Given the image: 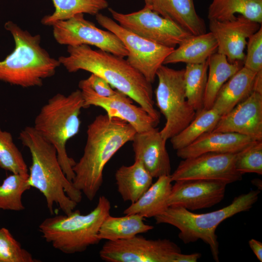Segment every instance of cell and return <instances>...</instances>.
I'll return each instance as SVG.
<instances>
[{
    "label": "cell",
    "mask_w": 262,
    "mask_h": 262,
    "mask_svg": "<svg viewBox=\"0 0 262 262\" xmlns=\"http://www.w3.org/2000/svg\"><path fill=\"white\" fill-rule=\"evenodd\" d=\"M68 55L58 58L68 72L83 70L106 80L111 86L135 101L156 121L160 114L154 107L151 83L123 57L89 45L67 46Z\"/></svg>",
    "instance_id": "cell-1"
},
{
    "label": "cell",
    "mask_w": 262,
    "mask_h": 262,
    "mask_svg": "<svg viewBox=\"0 0 262 262\" xmlns=\"http://www.w3.org/2000/svg\"><path fill=\"white\" fill-rule=\"evenodd\" d=\"M125 120L99 115L88 126L83 153L73 167L74 186L92 201L103 181V172L109 160L136 133Z\"/></svg>",
    "instance_id": "cell-2"
},
{
    "label": "cell",
    "mask_w": 262,
    "mask_h": 262,
    "mask_svg": "<svg viewBox=\"0 0 262 262\" xmlns=\"http://www.w3.org/2000/svg\"><path fill=\"white\" fill-rule=\"evenodd\" d=\"M19 139L31 155L32 164L28 172L31 187L44 196L51 213H53L54 204L65 214L71 213L81 201L82 193L67 179L59 164L55 147L32 126L23 129Z\"/></svg>",
    "instance_id": "cell-3"
},
{
    "label": "cell",
    "mask_w": 262,
    "mask_h": 262,
    "mask_svg": "<svg viewBox=\"0 0 262 262\" xmlns=\"http://www.w3.org/2000/svg\"><path fill=\"white\" fill-rule=\"evenodd\" d=\"M82 108L83 99L80 90L77 89L67 96L58 93L41 107L33 126L55 147L62 169L71 182L75 177L73 167L76 162L68 155L66 144L80 131Z\"/></svg>",
    "instance_id": "cell-4"
},
{
    "label": "cell",
    "mask_w": 262,
    "mask_h": 262,
    "mask_svg": "<svg viewBox=\"0 0 262 262\" xmlns=\"http://www.w3.org/2000/svg\"><path fill=\"white\" fill-rule=\"evenodd\" d=\"M15 42L14 50L0 61V81L24 88L40 86L54 75L61 65L40 45L39 35H33L12 21L5 24Z\"/></svg>",
    "instance_id": "cell-5"
},
{
    "label": "cell",
    "mask_w": 262,
    "mask_h": 262,
    "mask_svg": "<svg viewBox=\"0 0 262 262\" xmlns=\"http://www.w3.org/2000/svg\"><path fill=\"white\" fill-rule=\"evenodd\" d=\"M260 190H251L235 197L229 205L213 212L194 213L183 207L169 206L154 217L156 223L167 224L180 230L179 238L185 244L201 240L208 245L213 260L219 262V243L215 230L223 221L249 210L257 202Z\"/></svg>",
    "instance_id": "cell-6"
},
{
    "label": "cell",
    "mask_w": 262,
    "mask_h": 262,
    "mask_svg": "<svg viewBox=\"0 0 262 262\" xmlns=\"http://www.w3.org/2000/svg\"><path fill=\"white\" fill-rule=\"evenodd\" d=\"M111 208L109 200L102 196L88 213L82 214L76 210L69 214L48 217L39 225V229L43 238L55 249L67 254L82 252L101 241L99 230L110 214Z\"/></svg>",
    "instance_id": "cell-7"
},
{
    "label": "cell",
    "mask_w": 262,
    "mask_h": 262,
    "mask_svg": "<svg viewBox=\"0 0 262 262\" xmlns=\"http://www.w3.org/2000/svg\"><path fill=\"white\" fill-rule=\"evenodd\" d=\"M184 72V69L176 70L162 65L156 73V104L166 120L160 131L166 141L184 129L196 115L186 98Z\"/></svg>",
    "instance_id": "cell-8"
},
{
    "label": "cell",
    "mask_w": 262,
    "mask_h": 262,
    "mask_svg": "<svg viewBox=\"0 0 262 262\" xmlns=\"http://www.w3.org/2000/svg\"><path fill=\"white\" fill-rule=\"evenodd\" d=\"M180 247L166 239H147L136 235L128 239L107 241L99 252L107 262H177Z\"/></svg>",
    "instance_id": "cell-9"
},
{
    "label": "cell",
    "mask_w": 262,
    "mask_h": 262,
    "mask_svg": "<svg viewBox=\"0 0 262 262\" xmlns=\"http://www.w3.org/2000/svg\"><path fill=\"white\" fill-rule=\"evenodd\" d=\"M96 19L104 28L116 35L125 46L127 62L152 83L166 57L174 50L142 37L121 26L112 18L99 13Z\"/></svg>",
    "instance_id": "cell-10"
},
{
    "label": "cell",
    "mask_w": 262,
    "mask_h": 262,
    "mask_svg": "<svg viewBox=\"0 0 262 262\" xmlns=\"http://www.w3.org/2000/svg\"><path fill=\"white\" fill-rule=\"evenodd\" d=\"M113 18L126 30L148 40L175 49L192 35L171 20L150 8L130 14H122L109 8Z\"/></svg>",
    "instance_id": "cell-11"
},
{
    "label": "cell",
    "mask_w": 262,
    "mask_h": 262,
    "mask_svg": "<svg viewBox=\"0 0 262 262\" xmlns=\"http://www.w3.org/2000/svg\"><path fill=\"white\" fill-rule=\"evenodd\" d=\"M52 26L54 38L61 45H92L120 57L128 56L125 46L116 35L98 28L93 22L85 19L83 14L57 21Z\"/></svg>",
    "instance_id": "cell-12"
},
{
    "label": "cell",
    "mask_w": 262,
    "mask_h": 262,
    "mask_svg": "<svg viewBox=\"0 0 262 262\" xmlns=\"http://www.w3.org/2000/svg\"><path fill=\"white\" fill-rule=\"evenodd\" d=\"M235 154L209 152L183 159L171 174V180H213L227 184L241 180L242 175L235 167Z\"/></svg>",
    "instance_id": "cell-13"
},
{
    "label": "cell",
    "mask_w": 262,
    "mask_h": 262,
    "mask_svg": "<svg viewBox=\"0 0 262 262\" xmlns=\"http://www.w3.org/2000/svg\"><path fill=\"white\" fill-rule=\"evenodd\" d=\"M83 99V108L91 106L104 109L109 118L116 117L131 125L137 132L148 131L159 124L143 108L133 104L132 100L116 90L109 97L98 95L89 86L86 79L79 83Z\"/></svg>",
    "instance_id": "cell-14"
},
{
    "label": "cell",
    "mask_w": 262,
    "mask_h": 262,
    "mask_svg": "<svg viewBox=\"0 0 262 262\" xmlns=\"http://www.w3.org/2000/svg\"><path fill=\"white\" fill-rule=\"evenodd\" d=\"M261 26L241 15L230 20H209V25L217 43V52L226 56L230 63L244 62L247 39Z\"/></svg>",
    "instance_id": "cell-15"
},
{
    "label": "cell",
    "mask_w": 262,
    "mask_h": 262,
    "mask_svg": "<svg viewBox=\"0 0 262 262\" xmlns=\"http://www.w3.org/2000/svg\"><path fill=\"white\" fill-rule=\"evenodd\" d=\"M227 185L223 181L213 180L176 181L172 186L168 205L189 211L212 207L224 199Z\"/></svg>",
    "instance_id": "cell-16"
},
{
    "label": "cell",
    "mask_w": 262,
    "mask_h": 262,
    "mask_svg": "<svg viewBox=\"0 0 262 262\" xmlns=\"http://www.w3.org/2000/svg\"><path fill=\"white\" fill-rule=\"evenodd\" d=\"M211 131L237 133L262 140V94L252 92L229 112L221 116Z\"/></svg>",
    "instance_id": "cell-17"
},
{
    "label": "cell",
    "mask_w": 262,
    "mask_h": 262,
    "mask_svg": "<svg viewBox=\"0 0 262 262\" xmlns=\"http://www.w3.org/2000/svg\"><path fill=\"white\" fill-rule=\"evenodd\" d=\"M134 160L141 162L154 178L171 175L170 158L166 147V141L158 128L136 132L132 141Z\"/></svg>",
    "instance_id": "cell-18"
},
{
    "label": "cell",
    "mask_w": 262,
    "mask_h": 262,
    "mask_svg": "<svg viewBox=\"0 0 262 262\" xmlns=\"http://www.w3.org/2000/svg\"><path fill=\"white\" fill-rule=\"evenodd\" d=\"M256 141L237 133L210 131L187 147L177 150V155L186 159L209 152L236 153Z\"/></svg>",
    "instance_id": "cell-19"
},
{
    "label": "cell",
    "mask_w": 262,
    "mask_h": 262,
    "mask_svg": "<svg viewBox=\"0 0 262 262\" xmlns=\"http://www.w3.org/2000/svg\"><path fill=\"white\" fill-rule=\"evenodd\" d=\"M256 73L242 67L221 87L212 108L221 116L229 112L253 91Z\"/></svg>",
    "instance_id": "cell-20"
},
{
    "label": "cell",
    "mask_w": 262,
    "mask_h": 262,
    "mask_svg": "<svg viewBox=\"0 0 262 262\" xmlns=\"http://www.w3.org/2000/svg\"><path fill=\"white\" fill-rule=\"evenodd\" d=\"M152 10L193 35L206 33L205 22L196 13L194 0H156Z\"/></svg>",
    "instance_id": "cell-21"
},
{
    "label": "cell",
    "mask_w": 262,
    "mask_h": 262,
    "mask_svg": "<svg viewBox=\"0 0 262 262\" xmlns=\"http://www.w3.org/2000/svg\"><path fill=\"white\" fill-rule=\"evenodd\" d=\"M170 175L157 178L143 195L125 209V214H137L144 218L155 217L168 207V199L172 188Z\"/></svg>",
    "instance_id": "cell-22"
},
{
    "label": "cell",
    "mask_w": 262,
    "mask_h": 262,
    "mask_svg": "<svg viewBox=\"0 0 262 262\" xmlns=\"http://www.w3.org/2000/svg\"><path fill=\"white\" fill-rule=\"evenodd\" d=\"M217 43L211 32L192 35L166 57L163 65L180 62L200 64L205 62L217 52Z\"/></svg>",
    "instance_id": "cell-23"
},
{
    "label": "cell",
    "mask_w": 262,
    "mask_h": 262,
    "mask_svg": "<svg viewBox=\"0 0 262 262\" xmlns=\"http://www.w3.org/2000/svg\"><path fill=\"white\" fill-rule=\"evenodd\" d=\"M117 191L125 201H136L152 184L153 177L141 162L122 165L115 175Z\"/></svg>",
    "instance_id": "cell-24"
},
{
    "label": "cell",
    "mask_w": 262,
    "mask_h": 262,
    "mask_svg": "<svg viewBox=\"0 0 262 262\" xmlns=\"http://www.w3.org/2000/svg\"><path fill=\"white\" fill-rule=\"evenodd\" d=\"M243 62L230 63L226 56L216 52L208 59L207 81L204 98V110L213 107L223 85L242 67Z\"/></svg>",
    "instance_id": "cell-25"
},
{
    "label": "cell",
    "mask_w": 262,
    "mask_h": 262,
    "mask_svg": "<svg viewBox=\"0 0 262 262\" xmlns=\"http://www.w3.org/2000/svg\"><path fill=\"white\" fill-rule=\"evenodd\" d=\"M144 218L137 214H126L121 217L109 214L101 225L98 237L101 240L115 241L130 239L146 233L154 227L145 223Z\"/></svg>",
    "instance_id": "cell-26"
},
{
    "label": "cell",
    "mask_w": 262,
    "mask_h": 262,
    "mask_svg": "<svg viewBox=\"0 0 262 262\" xmlns=\"http://www.w3.org/2000/svg\"><path fill=\"white\" fill-rule=\"evenodd\" d=\"M236 14L262 24V0H212L208 9L209 20L233 19Z\"/></svg>",
    "instance_id": "cell-27"
},
{
    "label": "cell",
    "mask_w": 262,
    "mask_h": 262,
    "mask_svg": "<svg viewBox=\"0 0 262 262\" xmlns=\"http://www.w3.org/2000/svg\"><path fill=\"white\" fill-rule=\"evenodd\" d=\"M55 11L41 20L44 25L52 26L57 21L68 19L78 14L96 15L108 6L106 0H52Z\"/></svg>",
    "instance_id": "cell-28"
},
{
    "label": "cell",
    "mask_w": 262,
    "mask_h": 262,
    "mask_svg": "<svg viewBox=\"0 0 262 262\" xmlns=\"http://www.w3.org/2000/svg\"><path fill=\"white\" fill-rule=\"evenodd\" d=\"M220 117L213 108L196 113L184 129L170 139L173 148L176 150L184 148L204 133L212 131Z\"/></svg>",
    "instance_id": "cell-29"
},
{
    "label": "cell",
    "mask_w": 262,
    "mask_h": 262,
    "mask_svg": "<svg viewBox=\"0 0 262 262\" xmlns=\"http://www.w3.org/2000/svg\"><path fill=\"white\" fill-rule=\"evenodd\" d=\"M208 70V59L200 64H187L184 72L186 99L196 114L203 109Z\"/></svg>",
    "instance_id": "cell-30"
},
{
    "label": "cell",
    "mask_w": 262,
    "mask_h": 262,
    "mask_svg": "<svg viewBox=\"0 0 262 262\" xmlns=\"http://www.w3.org/2000/svg\"><path fill=\"white\" fill-rule=\"evenodd\" d=\"M28 174H13L0 185V209L20 211L25 209L22 201L23 193L31 187Z\"/></svg>",
    "instance_id": "cell-31"
},
{
    "label": "cell",
    "mask_w": 262,
    "mask_h": 262,
    "mask_svg": "<svg viewBox=\"0 0 262 262\" xmlns=\"http://www.w3.org/2000/svg\"><path fill=\"white\" fill-rule=\"evenodd\" d=\"M0 167L13 174H28L27 165L11 133L0 128Z\"/></svg>",
    "instance_id": "cell-32"
},
{
    "label": "cell",
    "mask_w": 262,
    "mask_h": 262,
    "mask_svg": "<svg viewBox=\"0 0 262 262\" xmlns=\"http://www.w3.org/2000/svg\"><path fill=\"white\" fill-rule=\"evenodd\" d=\"M234 165L242 175L247 173L262 175V140L256 141L236 153Z\"/></svg>",
    "instance_id": "cell-33"
},
{
    "label": "cell",
    "mask_w": 262,
    "mask_h": 262,
    "mask_svg": "<svg viewBox=\"0 0 262 262\" xmlns=\"http://www.w3.org/2000/svg\"><path fill=\"white\" fill-rule=\"evenodd\" d=\"M35 262L37 261L21 246L8 229H0V262Z\"/></svg>",
    "instance_id": "cell-34"
},
{
    "label": "cell",
    "mask_w": 262,
    "mask_h": 262,
    "mask_svg": "<svg viewBox=\"0 0 262 262\" xmlns=\"http://www.w3.org/2000/svg\"><path fill=\"white\" fill-rule=\"evenodd\" d=\"M246 46L244 66L256 73L262 71V26L248 38Z\"/></svg>",
    "instance_id": "cell-35"
},
{
    "label": "cell",
    "mask_w": 262,
    "mask_h": 262,
    "mask_svg": "<svg viewBox=\"0 0 262 262\" xmlns=\"http://www.w3.org/2000/svg\"><path fill=\"white\" fill-rule=\"evenodd\" d=\"M86 80L91 88L100 96L109 97L116 92V90H114L106 80L97 75L91 73Z\"/></svg>",
    "instance_id": "cell-36"
},
{
    "label": "cell",
    "mask_w": 262,
    "mask_h": 262,
    "mask_svg": "<svg viewBox=\"0 0 262 262\" xmlns=\"http://www.w3.org/2000/svg\"><path fill=\"white\" fill-rule=\"evenodd\" d=\"M249 246L257 258L262 262V243L257 240L251 239L248 241Z\"/></svg>",
    "instance_id": "cell-37"
},
{
    "label": "cell",
    "mask_w": 262,
    "mask_h": 262,
    "mask_svg": "<svg viewBox=\"0 0 262 262\" xmlns=\"http://www.w3.org/2000/svg\"><path fill=\"white\" fill-rule=\"evenodd\" d=\"M253 90L254 92L262 94V71L256 74Z\"/></svg>",
    "instance_id": "cell-38"
},
{
    "label": "cell",
    "mask_w": 262,
    "mask_h": 262,
    "mask_svg": "<svg viewBox=\"0 0 262 262\" xmlns=\"http://www.w3.org/2000/svg\"><path fill=\"white\" fill-rule=\"evenodd\" d=\"M156 0H145V6L153 9Z\"/></svg>",
    "instance_id": "cell-39"
}]
</instances>
